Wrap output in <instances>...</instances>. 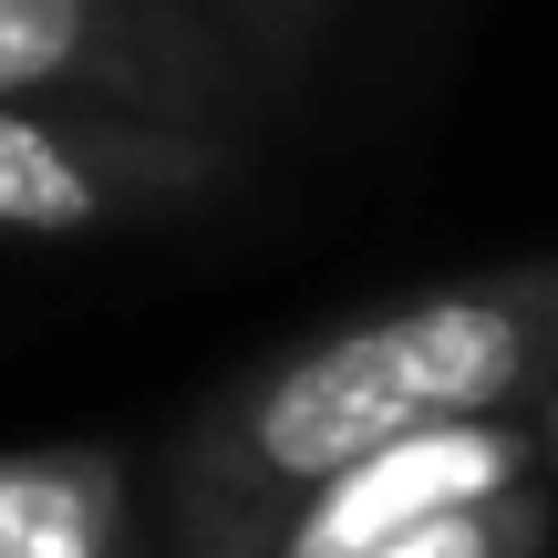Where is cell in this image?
Segmentation results:
<instances>
[{
    "mask_svg": "<svg viewBox=\"0 0 558 558\" xmlns=\"http://www.w3.org/2000/svg\"><path fill=\"white\" fill-rule=\"evenodd\" d=\"M538 362V311L527 300H414L393 320L300 352L248 414V476L259 486H320L424 424H465L507 403Z\"/></svg>",
    "mask_w": 558,
    "mask_h": 558,
    "instance_id": "1",
    "label": "cell"
},
{
    "mask_svg": "<svg viewBox=\"0 0 558 558\" xmlns=\"http://www.w3.org/2000/svg\"><path fill=\"white\" fill-rule=\"evenodd\" d=\"M527 445L507 424L465 414V424H424V435L383 445V456L341 465L300 497V518L279 527V558H373L414 527H445V518H476L518 486Z\"/></svg>",
    "mask_w": 558,
    "mask_h": 558,
    "instance_id": "2",
    "label": "cell"
},
{
    "mask_svg": "<svg viewBox=\"0 0 558 558\" xmlns=\"http://www.w3.org/2000/svg\"><path fill=\"white\" fill-rule=\"evenodd\" d=\"M156 177H186V156L114 145V135L41 124V114H11L0 104V239H83V228H104Z\"/></svg>",
    "mask_w": 558,
    "mask_h": 558,
    "instance_id": "3",
    "label": "cell"
},
{
    "mask_svg": "<svg viewBox=\"0 0 558 558\" xmlns=\"http://www.w3.org/2000/svg\"><path fill=\"white\" fill-rule=\"evenodd\" d=\"M0 558H114V476L94 456H0Z\"/></svg>",
    "mask_w": 558,
    "mask_h": 558,
    "instance_id": "4",
    "label": "cell"
},
{
    "mask_svg": "<svg viewBox=\"0 0 558 558\" xmlns=\"http://www.w3.org/2000/svg\"><path fill=\"white\" fill-rule=\"evenodd\" d=\"M124 21L104 0H0V104L41 94V83H83V73H124L135 52H114Z\"/></svg>",
    "mask_w": 558,
    "mask_h": 558,
    "instance_id": "5",
    "label": "cell"
},
{
    "mask_svg": "<svg viewBox=\"0 0 558 558\" xmlns=\"http://www.w3.org/2000/svg\"><path fill=\"white\" fill-rule=\"evenodd\" d=\"M373 558H507V527L486 518H445V527H414V538H393V548H373Z\"/></svg>",
    "mask_w": 558,
    "mask_h": 558,
    "instance_id": "6",
    "label": "cell"
}]
</instances>
